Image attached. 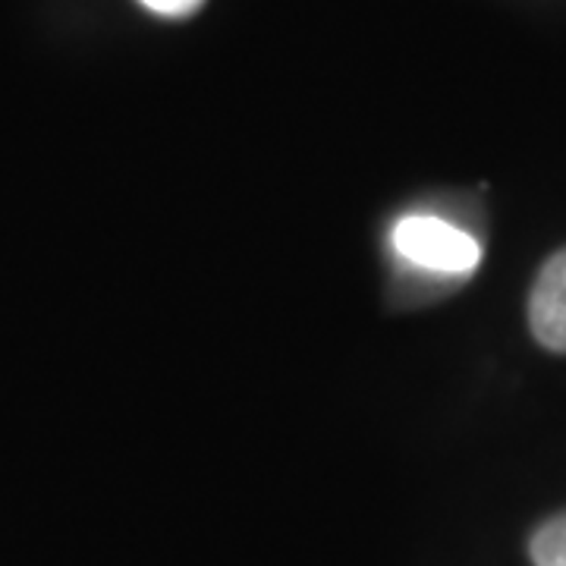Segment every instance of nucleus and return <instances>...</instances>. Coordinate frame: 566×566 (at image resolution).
<instances>
[{"instance_id":"nucleus-1","label":"nucleus","mask_w":566,"mask_h":566,"mask_svg":"<svg viewBox=\"0 0 566 566\" xmlns=\"http://www.w3.org/2000/svg\"><path fill=\"white\" fill-rule=\"evenodd\" d=\"M394 252L403 264L465 281L482 262V240L444 214H409L394 227Z\"/></svg>"},{"instance_id":"nucleus-4","label":"nucleus","mask_w":566,"mask_h":566,"mask_svg":"<svg viewBox=\"0 0 566 566\" xmlns=\"http://www.w3.org/2000/svg\"><path fill=\"white\" fill-rule=\"evenodd\" d=\"M139 3H145L155 13H161V17H186V13L202 7V0H139Z\"/></svg>"},{"instance_id":"nucleus-3","label":"nucleus","mask_w":566,"mask_h":566,"mask_svg":"<svg viewBox=\"0 0 566 566\" xmlns=\"http://www.w3.org/2000/svg\"><path fill=\"white\" fill-rule=\"evenodd\" d=\"M528 554L535 566H566V513L538 526V532L532 535Z\"/></svg>"},{"instance_id":"nucleus-2","label":"nucleus","mask_w":566,"mask_h":566,"mask_svg":"<svg viewBox=\"0 0 566 566\" xmlns=\"http://www.w3.org/2000/svg\"><path fill=\"white\" fill-rule=\"evenodd\" d=\"M528 324L545 349L566 353V249L554 252L538 271L528 296Z\"/></svg>"}]
</instances>
